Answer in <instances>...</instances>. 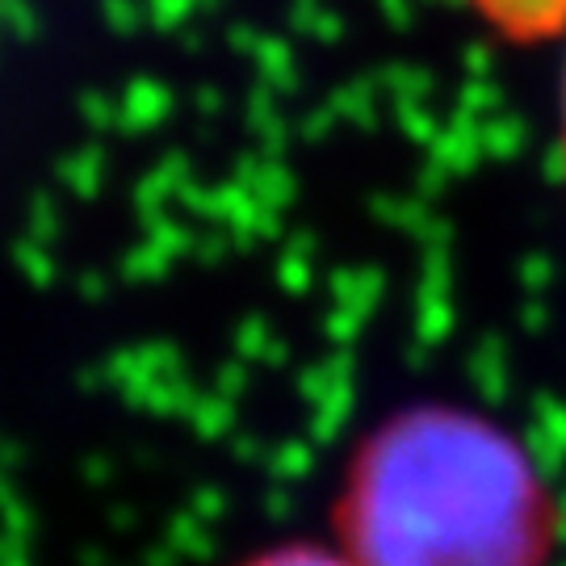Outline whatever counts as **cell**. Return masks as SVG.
<instances>
[{
	"label": "cell",
	"mask_w": 566,
	"mask_h": 566,
	"mask_svg": "<svg viewBox=\"0 0 566 566\" xmlns=\"http://www.w3.org/2000/svg\"><path fill=\"white\" fill-rule=\"evenodd\" d=\"M332 525L353 566H549L563 512L504 424L420 403L365 432Z\"/></svg>",
	"instance_id": "6da1fadb"
},
{
	"label": "cell",
	"mask_w": 566,
	"mask_h": 566,
	"mask_svg": "<svg viewBox=\"0 0 566 566\" xmlns=\"http://www.w3.org/2000/svg\"><path fill=\"white\" fill-rule=\"evenodd\" d=\"M235 566H353L336 546H315V542H290V546H273L261 554H248Z\"/></svg>",
	"instance_id": "3957f363"
},
{
	"label": "cell",
	"mask_w": 566,
	"mask_h": 566,
	"mask_svg": "<svg viewBox=\"0 0 566 566\" xmlns=\"http://www.w3.org/2000/svg\"><path fill=\"white\" fill-rule=\"evenodd\" d=\"M470 4L512 34H549L566 21V0H470Z\"/></svg>",
	"instance_id": "7a4b0ae2"
},
{
	"label": "cell",
	"mask_w": 566,
	"mask_h": 566,
	"mask_svg": "<svg viewBox=\"0 0 566 566\" xmlns=\"http://www.w3.org/2000/svg\"><path fill=\"white\" fill-rule=\"evenodd\" d=\"M563 168H566V72H563Z\"/></svg>",
	"instance_id": "277c9868"
}]
</instances>
